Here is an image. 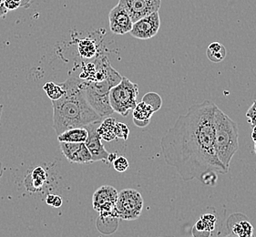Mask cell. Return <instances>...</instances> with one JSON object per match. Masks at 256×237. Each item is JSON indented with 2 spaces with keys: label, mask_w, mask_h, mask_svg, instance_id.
Here are the masks:
<instances>
[{
  "label": "cell",
  "mask_w": 256,
  "mask_h": 237,
  "mask_svg": "<svg viewBox=\"0 0 256 237\" xmlns=\"http://www.w3.org/2000/svg\"><path fill=\"white\" fill-rule=\"evenodd\" d=\"M217 105L210 100L190 106L160 140L164 160L174 167L182 180H197L210 172L226 174L229 170L217 157L214 116Z\"/></svg>",
  "instance_id": "obj_1"
},
{
  "label": "cell",
  "mask_w": 256,
  "mask_h": 237,
  "mask_svg": "<svg viewBox=\"0 0 256 237\" xmlns=\"http://www.w3.org/2000/svg\"><path fill=\"white\" fill-rule=\"evenodd\" d=\"M62 84L66 92L62 98L52 102L53 128L58 135L68 130L86 127L102 120L88 102L78 78L70 76Z\"/></svg>",
  "instance_id": "obj_2"
},
{
  "label": "cell",
  "mask_w": 256,
  "mask_h": 237,
  "mask_svg": "<svg viewBox=\"0 0 256 237\" xmlns=\"http://www.w3.org/2000/svg\"><path fill=\"white\" fill-rule=\"evenodd\" d=\"M214 128L216 154L220 164L229 170L232 159L239 150L238 124L217 107L214 116Z\"/></svg>",
  "instance_id": "obj_3"
},
{
  "label": "cell",
  "mask_w": 256,
  "mask_h": 237,
  "mask_svg": "<svg viewBox=\"0 0 256 237\" xmlns=\"http://www.w3.org/2000/svg\"><path fill=\"white\" fill-rule=\"evenodd\" d=\"M122 78V76L112 67L102 82H82L80 80L82 92L88 102L102 118L114 114L110 104V92L120 82Z\"/></svg>",
  "instance_id": "obj_4"
},
{
  "label": "cell",
  "mask_w": 256,
  "mask_h": 237,
  "mask_svg": "<svg viewBox=\"0 0 256 237\" xmlns=\"http://www.w3.org/2000/svg\"><path fill=\"white\" fill-rule=\"evenodd\" d=\"M138 84L132 82L128 78L122 77L120 82L110 92V104L113 112L127 117L138 104Z\"/></svg>",
  "instance_id": "obj_5"
},
{
  "label": "cell",
  "mask_w": 256,
  "mask_h": 237,
  "mask_svg": "<svg viewBox=\"0 0 256 237\" xmlns=\"http://www.w3.org/2000/svg\"><path fill=\"white\" fill-rule=\"evenodd\" d=\"M144 198L137 190L124 189L118 192L115 206L118 219L132 221L140 216L144 209Z\"/></svg>",
  "instance_id": "obj_6"
},
{
  "label": "cell",
  "mask_w": 256,
  "mask_h": 237,
  "mask_svg": "<svg viewBox=\"0 0 256 237\" xmlns=\"http://www.w3.org/2000/svg\"><path fill=\"white\" fill-rule=\"evenodd\" d=\"M118 192L114 187L103 186L94 192L92 197V207L102 218L118 219L115 211L116 202Z\"/></svg>",
  "instance_id": "obj_7"
},
{
  "label": "cell",
  "mask_w": 256,
  "mask_h": 237,
  "mask_svg": "<svg viewBox=\"0 0 256 237\" xmlns=\"http://www.w3.org/2000/svg\"><path fill=\"white\" fill-rule=\"evenodd\" d=\"M118 4L126 10L134 23L146 16L158 12L162 0H118Z\"/></svg>",
  "instance_id": "obj_8"
},
{
  "label": "cell",
  "mask_w": 256,
  "mask_h": 237,
  "mask_svg": "<svg viewBox=\"0 0 256 237\" xmlns=\"http://www.w3.org/2000/svg\"><path fill=\"white\" fill-rule=\"evenodd\" d=\"M160 26L159 11L134 22L130 34L138 40H150L156 36Z\"/></svg>",
  "instance_id": "obj_9"
},
{
  "label": "cell",
  "mask_w": 256,
  "mask_h": 237,
  "mask_svg": "<svg viewBox=\"0 0 256 237\" xmlns=\"http://www.w3.org/2000/svg\"><path fill=\"white\" fill-rule=\"evenodd\" d=\"M108 24L113 34L125 35L132 30L134 21L126 10L118 3L108 13Z\"/></svg>",
  "instance_id": "obj_10"
},
{
  "label": "cell",
  "mask_w": 256,
  "mask_h": 237,
  "mask_svg": "<svg viewBox=\"0 0 256 237\" xmlns=\"http://www.w3.org/2000/svg\"><path fill=\"white\" fill-rule=\"evenodd\" d=\"M100 124V122L88 124L85 127L88 130V138L85 144L92 156V162H108L110 152L104 148L102 138L97 132Z\"/></svg>",
  "instance_id": "obj_11"
},
{
  "label": "cell",
  "mask_w": 256,
  "mask_h": 237,
  "mask_svg": "<svg viewBox=\"0 0 256 237\" xmlns=\"http://www.w3.org/2000/svg\"><path fill=\"white\" fill-rule=\"evenodd\" d=\"M62 154L70 162L90 164L93 162L92 156L85 142H60Z\"/></svg>",
  "instance_id": "obj_12"
},
{
  "label": "cell",
  "mask_w": 256,
  "mask_h": 237,
  "mask_svg": "<svg viewBox=\"0 0 256 237\" xmlns=\"http://www.w3.org/2000/svg\"><path fill=\"white\" fill-rule=\"evenodd\" d=\"M230 234L237 237H254V229L248 218L240 212L232 214L226 222Z\"/></svg>",
  "instance_id": "obj_13"
},
{
  "label": "cell",
  "mask_w": 256,
  "mask_h": 237,
  "mask_svg": "<svg viewBox=\"0 0 256 237\" xmlns=\"http://www.w3.org/2000/svg\"><path fill=\"white\" fill-rule=\"evenodd\" d=\"M217 219L212 214H204L197 220L192 229L194 237H210L216 228Z\"/></svg>",
  "instance_id": "obj_14"
},
{
  "label": "cell",
  "mask_w": 256,
  "mask_h": 237,
  "mask_svg": "<svg viewBox=\"0 0 256 237\" xmlns=\"http://www.w3.org/2000/svg\"><path fill=\"white\" fill-rule=\"evenodd\" d=\"M132 110L134 124L140 128L148 126L154 114V108L144 102H140Z\"/></svg>",
  "instance_id": "obj_15"
},
{
  "label": "cell",
  "mask_w": 256,
  "mask_h": 237,
  "mask_svg": "<svg viewBox=\"0 0 256 237\" xmlns=\"http://www.w3.org/2000/svg\"><path fill=\"white\" fill-rule=\"evenodd\" d=\"M48 180L46 170L42 167H36L31 170L28 177L26 178V186L32 189V191H40L46 184Z\"/></svg>",
  "instance_id": "obj_16"
},
{
  "label": "cell",
  "mask_w": 256,
  "mask_h": 237,
  "mask_svg": "<svg viewBox=\"0 0 256 237\" xmlns=\"http://www.w3.org/2000/svg\"><path fill=\"white\" fill-rule=\"evenodd\" d=\"M88 138V130L85 127L65 130L58 135L60 142H85Z\"/></svg>",
  "instance_id": "obj_17"
},
{
  "label": "cell",
  "mask_w": 256,
  "mask_h": 237,
  "mask_svg": "<svg viewBox=\"0 0 256 237\" xmlns=\"http://www.w3.org/2000/svg\"><path fill=\"white\" fill-rule=\"evenodd\" d=\"M117 120L112 117H107L100 122L97 128V132L102 140L112 142L113 140L117 139L115 135V125Z\"/></svg>",
  "instance_id": "obj_18"
},
{
  "label": "cell",
  "mask_w": 256,
  "mask_h": 237,
  "mask_svg": "<svg viewBox=\"0 0 256 237\" xmlns=\"http://www.w3.org/2000/svg\"><path fill=\"white\" fill-rule=\"evenodd\" d=\"M226 54L227 52H226V46L220 44V42H212L206 50L207 58H209L210 62L214 63H220L224 62L226 58Z\"/></svg>",
  "instance_id": "obj_19"
},
{
  "label": "cell",
  "mask_w": 256,
  "mask_h": 237,
  "mask_svg": "<svg viewBox=\"0 0 256 237\" xmlns=\"http://www.w3.org/2000/svg\"><path fill=\"white\" fill-rule=\"evenodd\" d=\"M78 50L84 58H92L97 55V45L90 38H84L78 42Z\"/></svg>",
  "instance_id": "obj_20"
},
{
  "label": "cell",
  "mask_w": 256,
  "mask_h": 237,
  "mask_svg": "<svg viewBox=\"0 0 256 237\" xmlns=\"http://www.w3.org/2000/svg\"><path fill=\"white\" fill-rule=\"evenodd\" d=\"M43 90L46 92V96L50 98L52 102H55L62 98L63 95L66 92L62 84H56L52 82H46L43 86Z\"/></svg>",
  "instance_id": "obj_21"
},
{
  "label": "cell",
  "mask_w": 256,
  "mask_h": 237,
  "mask_svg": "<svg viewBox=\"0 0 256 237\" xmlns=\"http://www.w3.org/2000/svg\"><path fill=\"white\" fill-rule=\"evenodd\" d=\"M142 102L148 104L154 108V112H158L162 106V100L159 94L156 92L146 93L142 98Z\"/></svg>",
  "instance_id": "obj_22"
},
{
  "label": "cell",
  "mask_w": 256,
  "mask_h": 237,
  "mask_svg": "<svg viewBox=\"0 0 256 237\" xmlns=\"http://www.w3.org/2000/svg\"><path fill=\"white\" fill-rule=\"evenodd\" d=\"M112 164L114 170H117L118 172H124L128 170L130 167L128 160L124 156L117 157L115 160H113Z\"/></svg>",
  "instance_id": "obj_23"
},
{
  "label": "cell",
  "mask_w": 256,
  "mask_h": 237,
  "mask_svg": "<svg viewBox=\"0 0 256 237\" xmlns=\"http://www.w3.org/2000/svg\"><path fill=\"white\" fill-rule=\"evenodd\" d=\"M128 134H130V130L126 124L122 122H117L115 125V135L116 138L120 139H128Z\"/></svg>",
  "instance_id": "obj_24"
},
{
  "label": "cell",
  "mask_w": 256,
  "mask_h": 237,
  "mask_svg": "<svg viewBox=\"0 0 256 237\" xmlns=\"http://www.w3.org/2000/svg\"><path fill=\"white\" fill-rule=\"evenodd\" d=\"M246 118L248 124H251L252 126L256 125V100H254L251 107L248 108L246 112Z\"/></svg>",
  "instance_id": "obj_25"
},
{
  "label": "cell",
  "mask_w": 256,
  "mask_h": 237,
  "mask_svg": "<svg viewBox=\"0 0 256 237\" xmlns=\"http://www.w3.org/2000/svg\"><path fill=\"white\" fill-rule=\"evenodd\" d=\"M46 204H48L50 206L58 208L62 206L63 201H62V197L55 194H48L46 197Z\"/></svg>",
  "instance_id": "obj_26"
},
{
  "label": "cell",
  "mask_w": 256,
  "mask_h": 237,
  "mask_svg": "<svg viewBox=\"0 0 256 237\" xmlns=\"http://www.w3.org/2000/svg\"><path fill=\"white\" fill-rule=\"evenodd\" d=\"M12 1H14L16 5L18 6V8L23 6V8H26L30 6L31 3V0H12Z\"/></svg>",
  "instance_id": "obj_27"
},
{
  "label": "cell",
  "mask_w": 256,
  "mask_h": 237,
  "mask_svg": "<svg viewBox=\"0 0 256 237\" xmlns=\"http://www.w3.org/2000/svg\"><path fill=\"white\" fill-rule=\"evenodd\" d=\"M8 13L4 4H0V18H5Z\"/></svg>",
  "instance_id": "obj_28"
},
{
  "label": "cell",
  "mask_w": 256,
  "mask_h": 237,
  "mask_svg": "<svg viewBox=\"0 0 256 237\" xmlns=\"http://www.w3.org/2000/svg\"><path fill=\"white\" fill-rule=\"evenodd\" d=\"M252 139L254 140V142L256 144V125L252 126Z\"/></svg>",
  "instance_id": "obj_29"
},
{
  "label": "cell",
  "mask_w": 256,
  "mask_h": 237,
  "mask_svg": "<svg viewBox=\"0 0 256 237\" xmlns=\"http://www.w3.org/2000/svg\"><path fill=\"white\" fill-rule=\"evenodd\" d=\"M117 158V154H110L108 157V162H113V160Z\"/></svg>",
  "instance_id": "obj_30"
},
{
  "label": "cell",
  "mask_w": 256,
  "mask_h": 237,
  "mask_svg": "<svg viewBox=\"0 0 256 237\" xmlns=\"http://www.w3.org/2000/svg\"><path fill=\"white\" fill-rule=\"evenodd\" d=\"M4 170H5V168H4V166L2 164V162H0V179H1V177H2L3 174H4Z\"/></svg>",
  "instance_id": "obj_31"
},
{
  "label": "cell",
  "mask_w": 256,
  "mask_h": 237,
  "mask_svg": "<svg viewBox=\"0 0 256 237\" xmlns=\"http://www.w3.org/2000/svg\"><path fill=\"white\" fill-rule=\"evenodd\" d=\"M3 108H4L3 104H0V122H1V116H2V112H3ZM0 125H1V124H0Z\"/></svg>",
  "instance_id": "obj_32"
},
{
  "label": "cell",
  "mask_w": 256,
  "mask_h": 237,
  "mask_svg": "<svg viewBox=\"0 0 256 237\" xmlns=\"http://www.w3.org/2000/svg\"><path fill=\"white\" fill-rule=\"evenodd\" d=\"M222 237H237V236H234V234H230V232H229V234H226V236H222Z\"/></svg>",
  "instance_id": "obj_33"
},
{
  "label": "cell",
  "mask_w": 256,
  "mask_h": 237,
  "mask_svg": "<svg viewBox=\"0 0 256 237\" xmlns=\"http://www.w3.org/2000/svg\"><path fill=\"white\" fill-rule=\"evenodd\" d=\"M6 0H0V4H4L5 3Z\"/></svg>",
  "instance_id": "obj_34"
},
{
  "label": "cell",
  "mask_w": 256,
  "mask_h": 237,
  "mask_svg": "<svg viewBox=\"0 0 256 237\" xmlns=\"http://www.w3.org/2000/svg\"><path fill=\"white\" fill-rule=\"evenodd\" d=\"M254 152H256V144H254Z\"/></svg>",
  "instance_id": "obj_35"
}]
</instances>
